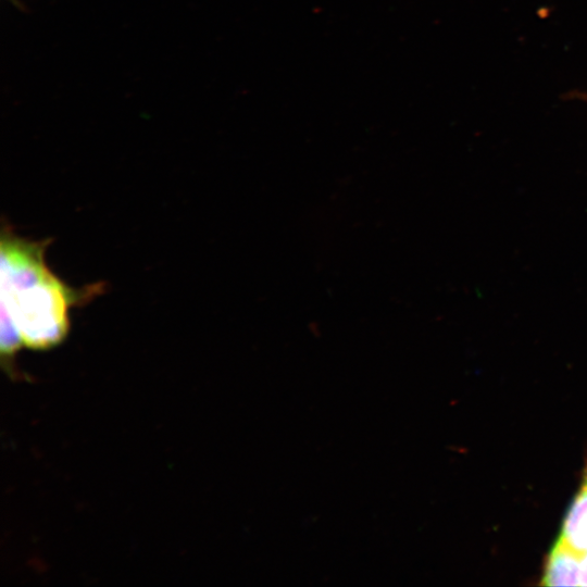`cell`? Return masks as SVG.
Segmentation results:
<instances>
[{"mask_svg":"<svg viewBox=\"0 0 587 587\" xmlns=\"http://www.w3.org/2000/svg\"><path fill=\"white\" fill-rule=\"evenodd\" d=\"M51 239L30 240L2 224L1 310L13 321L23 345L48 350L67 336L70 310L92 300L104 289L103 283L68 286L47 265L45 253Z\"/></svg>","mask_w":587,"mask_h":587,"instance_id":"cell-1","label":"cell"},{"mask_svg":"<svg viewBox=\"0 0 587 587\" xmlns=\"http://www.w3.org/2000/svg\"><path fill=\"white\" fill-rule=\"evenodd\" d=\"M582 573L583 554L558 540L549 552L540 584L582 586Z\"/></svg>","mask_w":587,"mask_h":587,"instance_id":"cell-2","label":"cell"},{"mask_svg":"<svg viewBox=\"0 0 587 587\" xmlns=\"http://www.w3.org/2000/svg\"><path fill=\"white\" fill-rule=\"evenodd\" d=\"M576 552H587V484L584 483L571 503L559 539Z\"/></svg>","mask_w":587,"mask_h":587,"instance_id":"cell-3","label":"cell"},{"mask_svg":"<svg viewBox=\"0 0 587 587\" xmlns=\"http://www.w3.org/2000/svg\"><path fill=\"white\" fill-rule=\"evenodd\" d=\"M23 345L21 336L7 312L1 310V364L10 376L18 378L15 369V355Z\"/></svg>","mask_w":587,"mask_h":587,"instance_id":"cell-4","label":"cell"},{"mask_svg":"<svg viewBox=\"0 0 587 587\" xmlns=\"http://www.w3.org/2000/svg\"><path fill=\"white\" fill-rule=\"evenodd\" d=\"M582 586L587 587V552L583 555Z\"/></svg>","mask_w":587,"mask_h":587,"instance_id":"cell-5","label":"cell"},{"mask_svg":"<svg viewBox=\"0 0 587 587\" xmlns=\"http://www.w3.org/2000/svg\"><path fill=\"white\" fill-rule=\"evenodd\" d=\"M585 483L587 484V471H586V475H585Z\"/></svg>","mask_w":587,"mask_h":587,"instance_id":"cell-6","label":"cell"}]
</instances>
